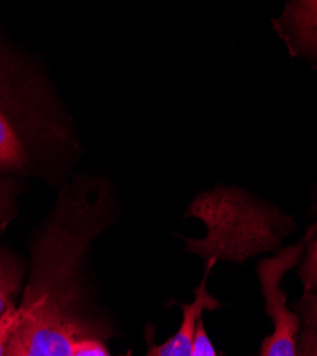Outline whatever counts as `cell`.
I'll return each instance as SVG.
<instances>
[{
    "instance_id": "ba28073f",
    "label": "cell",
    "mask_w": 317,
    "mask_h": 356,
    "mask_svg": "<svg viewBox=\"0 0 317 356\" xmlns=\"http://www.w3.org/2000/svg\"><path fill=\"white\" fill-rule=\"evenodd\" d=\"M304 248L306 255L302 261L299 275L304 285V292L317 293V221L306 235Z\"/></svg>"
},
{
    "instance_id": "7c38bea8",
    "label": "cell",
    "mask_w": 317,
    "mask_h": 356,
    "mask_svg": "<svg viewBox=\"0 0 317 356\" xmlns=\"http://www.w3.org/2000/svg\"><path fill=\"white\" fill-rule=\"evenodd\" d=\"M297 309L303 315L306 325L317 330V293L304 292L300 302L297 304Z\"/></svg>"
},
{
    "instance_id": "8992f818",
    "label": "cell",
    "mask_w": 317,
    "mask_h": 356,
    "mask_svg": "<svg viewBox=\"0 0 317 356\" xmlns=\"http://www.w3.org/2000/svg\"><path fill=\"white\" fill-rule=\"evenodd\" d=\"M216 261L210 259L206 261V270L203 280L194 291V301L192 304L182 305L183 316L178 332L169 338L166 342L156 345L149 349L145 356H192L193 339L196 332L197 321L201 318L203 311H212L219 308V302L212 298L208 292V278L213 268ZM121 356H130V355H121Z\"/></svg>"
},
{
    "instance_id": "8fae6325",
    "label": "cell",
    "mask_w": 317,
    "mask_h": 356,
    "mask_svg": "<svg viewBox=\"0 0 317 356\" xmlns=\"http://www.w3.org/2000/svg\"><path fill=\"white\" fill-rule=\"evenodd\" d=\"M17 321V308L13 305L0 319V356L8 355V343Z\"/></svg>"
},
{
    "instance_id": "5b68a950",
    "label": "cell",
    "mask_w": 317,
    "mask_h": 356,
    "mask_svg": "<svg viewBox=\"0 0 317 356\" xmlns=\"http://www.w3.org/2000/svg\"><path fill=\"white\" fill-rule=\"evenodd\" d=\"M273 26L292 56L317 69V0L289 2Z\"/></svg>"
},
{
    "instance_id": "30bf717a",
    "label": "cell",
    "mask_w": 317,
    "mask_h": 356,
    "mask_svg": "<svg viewBox=\"0 0 317 356\" xmlns=\"http://www.w3.org/2000/svg\"><path fill=\"white\" fill-rule=\"evenodd\" d=\"M70 356H110V353L102 339L84 338L73 345Z\"/></svg>"
},
{
    "instance_id": "7a4b0ae2",
    "label": "cell",
    "mask_w": 317,
    "mask_h": 356,
    "mask_svg": "<svg viewBox=\"0 0 317 356\" xmlns=\"http://www.w3.org/2000/svg\"><path fill=\"white\" fill-rule=\"evenodd\" d=\"M77 153L70 118L46 76L0 44V171L59 175Z\"/></svg>"
},
{
    "instance_id": "277c9868",
    "label": "cell",
    "mask_w": 317,
    "mask_h": 356,
    "mask_svg": "<svg viewBox=\"0 0 317 356\" xmlns=\"http://www.w3.org/2000/svg\"><path fill=\"white\" fill-rule=\"evenodd\" d=\"M303 250L304 240L279 251L275 257L266 258L257 265L266 314L273 323V332L263 341L261 356H299V316L287 308V296L281 288V281L299 264Z\"/></svg>"
},
{
    "instance_id": "3957f363",
    "label": "cell",
    "mask_w": 317,
    "mask_h": 356,
    "mask_svg": "<svg viewBox=\"0 0 317 356\" xmlns=\"http://www.w3.org/2000/svg\"><path fill=\"white\" fill-rule=\"evenodd\" d=\"M186 217L206 227L203 238H186V250L205 261L245 262L276 251L293 228V221L276 207L239 187L217 186L199 194Z\"/></svg>"
},
{
    "instance_id": "6da1fadb",
    "label": "cell",
    "mask_w": 317,
    "mask_h": 356,
    "mask_svg": "<svg viewBox=\"0 0 317 356\" xmlns=\"http://www.w3.org/2000/svg\"><path fill=\"white\" fill-rule=\"evenodd\" d=\"M111 205L110 186L102 178L76 177L61 190L33 244L6 356H70L80 339H100L88 309L83 266Z\"/></svg>"
},
{
    "instance_id": "9c48e42d",
    "label": "cell",
    "mask_w": 317,
    "mask_h": 356,
    "mask_svg": "<svg viewBox=\"0 0 317 356\" xmlns=\"http://www.w3.org/2000/svg\"><path fill=\"white\" fill-rule=\"evenodd\" d=\"M15 186L6 178H0V228H3L15 214Z\"/></svg>"
},
{
    "instance_id": "4fadbf2b",
    "label": "cell",
    "mask_w": 317,
    "mask_h": 356,
    "mask_svg": "<svg viewBox=\"0 0 317 356\" xmlns=\"http://www.w3.org/2000/svg\"><path fill=\"white\" fill-rule=\"evenodd\" d=\"M299 356H317V330L306 325L299 343Z\"/></svg>"
},
{
    "instance_id": "52a82bcc",
    "label": "cell",
    "mask_w": 317,
    "mask_h": 356,
    "mask_svg": "<svg viewBox=\"0 0 317 356\" xmlns=\"http://www.w3.org/2000/svg\"><path fill=\"white\" fill-rule=\"evenodd\" d=\"M22 282V270L19 264L9 255L0 254V319L12 308L13 296L17 293Z\"/></svg>"
}]
</instances>
